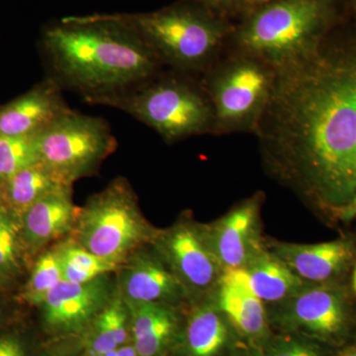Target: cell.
Masks as SVG:
<instances>
[{"instance_id":"cell-1","label":"cell","mask_w":356,"mask_h":356,"mask_svg":"<svg viewBox=\"0 0 356 356\" xmlns=\"http://www.w3.org/2000/svg\"><path fill=\"white\" fill-rule=\"evenodd\" d=\"M255 135L287 181L334 209L356 186V37L327 35L304 60L276 70Z\"/></svg>"},{"instance_id":"cell-2","label":"cell","mask_w":356,"mask_h":356,"mask_svg":"<svg viewBox=\"0 0 356 356\" xmlns=\"http://www.w3.org/2000/svg\"><path fill=\"white\" fill-rule=\"evenodd\" d=\"M42 48L51 79L89 104L121 95L163 69L144 42L108 14L69 16L49 25Z\"/></svg>"},{"instance_id":"cell-3","label":"cell","mask_w":356,"mask_h":356,"mask_svg":"<svg viewBox=\"0 0 356 356\" xmlns=\"http://www.w3.org/2000/svg\"><path fill=\"white\" fill-rule=\"evenodd\" d=\"M135 33L163 67L196 76L217 62L235 23L196 0H180L151 13L108 14Z\"/></svg>"},{"instance_id":"cell-4","label":"cell","mask_w":356,"mask_h":356,"mask_svg":"<svg viewBox=\"0 0 356 356\" xmlns=\"http://www.w3.org/2000/svg\"><path fill=\"white\" fill-rule=\"evenodd\" d=\"M332 0H274L248 11L235 24L228 46L277 70L312 55L334 21Z\"/></svg>"},{"instance_id":"cell-5","label":"cell","mask_w":356,"mask_h":356,"mask_svg":"<svg viewBox=\"0 0 356 356\" xmlns=\"http://www.w3.org/2000/svg\"><path fill=\"white\" fill-rule=\"evenodd\" d=\"M98 105L121 110L153 129L166 143L214 135V111L200 81L159 70L133 88Z\"/></svg>"},{"instance_id":"cell-6","label":"cell","mask_w":356,"mask_h":356,"mask_svg":"<svg viewBox=\"0 0 356 356\" xmlns=\"http://www.w3.org/2000/svg\"><path fill=\"white\" fill-rule=\"evenodd\" d=\"M156 234L140 212L131 185L118 177L81 207L72 238L91 254L121 267L143 245L153 243Z\"/></svg>"},{"instance_id":"cell-7","label":"cell","mask_w":356,"mask_h":356,"mask_svg":"<svg viewBox=\"0 0 356 356\" xmlns=\"http://www.w3.org/2000/svg\"><path fill=\"white\" fill-rule=\"evenodd\" d=\"M276 70L259 58L232 51L200 81L214 111V135L257 133L268 104Z\"/></svg>"},{"instance_id":"cell-8","label":"cell","mask_w":356,"mask_h":356,"mask_svg":"<svg viewBox=\"0 0 356 356\" xmlns=\"http://www.w3.org/2000/svg\"><path fill=\"white\" fill-rule=\"evenodd\" d=\"M39 161L65 184L93 175L117 140L100 117L69 109L36 137Z\"/></svg>"},{"instance_id":"cell-9","label":"cell","mask_w":356,"mask_h":356,"mask_svg":"<svg viewBox=\"0 0 356 356\" xmlns=\"http://www.w3.org/2000/svg\"><path fill=\"white\" fill-rule=\"evenodd\" d=\"M153 243L161 259L187 289L207 290L217 284L224 269L200 227L178 222L165 231H158Z\"/></svg>"},{"instance_id":"cell-10","label":"cell","mask_w":356,"mask_h":356,"mask_svg":"<svg viewBox=\"0 0 356 356\" xmlns=\"http://www.w3.org/2000/svg\"><path fill=\"white\" fill-rule=\"evenodd\" d=\"M107 276L83 284L58 282L41 305L47 327L60 334H77L88 329L114 297Z\"/></svg>"},{"instance_id":"cell-11","label":"cell","mask_w":356,"mask_h":356,"mask_svg":"<svg viewBox=\"0 0 356 356\" xmlns=\"http://www.w3.org/2000/svg\"><path fill=\"white\" fill-rule=\"evenodd\" d=\"M275 318L285 329L320 339H331L346 327L341 293L327 285H305L281 302Z\"/></svg>"},{"instance_id":"cell-12","label":"cell","mask_w":356,"mask_h":356,"mask_svg":"<svg viewBox=\"0 0 356 356\" xmlns=\"http://www.w3.org/2000/svg\"><path fill=\"white\" fill-rule=\"evenodd\" d=\"M261 196L248 199L211 226L203 227L208 245L222 269L243 267L262 248L259 240Z\"/></svg>"},{"instance_id":"cell-13","label":"cell","mask_w":356,"mask_h":356,"mask_svg":"<svg viewBox=\"0 0 356 356\" xmlns=\"http://www.w3.org/2000/svg\"><path fill=\"white\" fill-rule=\"evenodd\" d=\"M120 269L118 295L127 304L172 305L189 291L159 255L139 250Z\"/></svg>"},{"instance_id":"cell-14","label":"cell","mask_w":356,"mask_h":356,"mask_svg":"<svg viewBox=\"0 0 356 356\" xmlns=\"http://www.w3.org/2000/svg\"><path fill=\"white\" fill-rule=\"evenodd\" d=\"M63 89L49 77L0 108V135L36 137L70 109Z\"/></svg>"},{"instance_id":"cell-15","label":"cell","mask_w":356,"mask_h":356,"mask_svg":"<svg viewBox=\"0 0 356 356\" xmlns=\"http://www.w3.org/2000/svg\"><path fill=\"white\" fill-rule=\"evenodd\" d=\"M216 305L228 323L250 339L266 334V313L264 302L252 290L243 267L226 268L217 282Z\"/></svg>"},{"instance_id":"cell-16","label":"cell","mask_w":356,"mask_h":356,"mask_svg":"<svg viewBox=\"0 0 356 356\" xmlns=\"http://www.w3.org/2000/svg\"><path fill=\"white\" fill-rule=\"evenodd\" d=\"M81 207L72 201V186L60 187L46 194L26 211L24 238L30 248L40 250L72 234Z\"/></svg>"},{"instance_id":"cell-17","label":"cell","mask_w":356,"mask_h":356,"mask_svg":"<svg viewBox=\"0 0 356 356\" xmlns=\"http://www.w3.org/2000/svg\"><path fill=\"white\" fill-rule=\"evenodd\" d=\"M271 252L305 282L321 283L341 273L351 259L348 241L302 245L275 243Z\"/></svg>"},{"instance_id":"cell-18","label":"cell","mask_w":356,"mask_h":356,"mask_svg":"<svg viewBox=\"0 0 356 356\" xmlns=\"http://www.w3.org/2000/svg\"><path fill=\"white\" fill-rule=\"evenodd\" d=\"M127 306L133 346L138 355L159 356L177 332L178 318L172 305L137 303Z\"/></svg>"},{"instance_id":"cell-19","label":"cell","mask_w":356,"mask_h":356,"mask_svg":"<svg viewBox=\"0 0 356 356\" xmlns=\"http://www.w3.org/2000/svg\"><path fill=\"white\" fill-rule=\"evenodd\" d=\"M250 285L262 302L281 303L308 284L275 254L259 248L243 266Z\"/></svg>"},{"instance_id":"cell-20","label":"cell","mask_w":356,"mask_h":356,"mask_svg":"<svg viewBox=\"0 0 356 356\" xmlns=\"http://www.w3.org/2000/svg\"><path fill=\"white\" fill-rule=\"evenodd\" d=\"M228 343V321L216 304H204L192 312L184 334L187 356H219Z\"/></svg>"},{"instance_id":"cell-21","label":"cell","mask_w":356,"mask_h":356,"mask_svg":"<svg viewBox=\"0 0 356 356\" xmlns=\"http://www.w3.org/2000/svg\"><path fill=\"white\" fill-rule=\"evenodd\" d=\"M3 181L6 201L11 209L20 215H24L33 204L46 194L60 187L72 186L63 182L40 161Z\"/></svg>"},{"instance_id":"cell-22","label":"cell","mask_w":356,"mask_h":356,"mask_svg":"<svg viewBox=\"0 0 356 356\" xmlns=\"http://www.w3.org/2000/svg\"><path fill=\"white\" fill-rule=\"evenodd\" d=\"M55 248L60 257L63 278L69 282L83 284L120 269V266L91 254L72 238Z\"/></svg>"},{"instance_id":"cell-23","label":"cell","mask_w":356,"mask_h":356,"mask_svg":"<svg viewBox=\"0 0 356 356\" xmlns=\"http://www.w3.org/2000/svg\"><path fill=\"white\" fill-rule=\"evenodd\" d=\"M36 137L0 135V179H8L20 170L38 163Z\"/></svg>"},{"instance_id":"cell-24","label":"cell","mask_w":356,"mask_h":356,"mask_svg":"<svg viewBox=\"0 0 356 356\" xmlns=\"http://www.w3.org/2000/svg\"><path fill=\"white\" fill-rule=\"evenodd\" d=\"M62 280H64L62 266L54 247L42 254L35 264L31 278L26 286V300L34 305L41 306L47 294Z\"/></svg>"},{"instance_id":"cell-25","label":"cell","mask_w":356,"mask_h":356,"mask_svg":"<svg viewBox=\"0 0 356 356\" xmlns=\"http://www.w3.org/2000/svg\"><path fill=\"white\" fill-rule=\"evenodd\" d=\"M266 356H321L313 343L299 337H282L274 339L267 348Z\"/></svg>"},{"instance_id":"cell-26","label":"cell","mask_w":356,"mask_h":356,"mask_svg":"<svg viewBox=\"0 0 356 356\" xmlns=\"http://www.w3.org/2000/svg\"><path fill=\"white\" fill-rule=\"evenodd\" d=\"M212 13L228 18L241 17L243 0H196Z\"/></svg>"},{"instance_id":"cell-27","label":"cell","mask_w":356,"mask_h":356,"mask_svg":"<svg viewBox=\"0 0 356 356\" xmlns=\"http://www.w3.org/2000/svg\"><path fill=\"white\" fill-rule=\"evenodd\" d=\"M15 264V238L13 229L0 232V268H9Z\"/></svg>"},{"instance_id":"cell-28","label":"cell","mask_w":356,"mask_h":356,"mask_svg":"<svg viewBox=\"0 0 356 356\" xmlns=\"http://www.w3.org/2000/svg\"><path fill=\"white\" fill-rule=\"evenodd\" d=\"M0 356H26L24 346L18 337H0Z\"/></svg>"},{"instance_id":"cell-29","label":"cell","mask_w":356,"mask_h":356,"mask_svg":"<svg viewBox=\"0 0 356 356\" xmlns=\"http://www.w3.org/2000/svg\"><path fill=\"white\" fill-rule=\"evenodd\" d=\"M336 214L343 221H350L356 217V186L353 197L348 203L344 204L341 207L334 209Z\"/></svg>"},{"instance_id":"cell-30","label":"cell","mask_w":356,"mask_h":356,"mask_svg":"<svg viewBox=\"0 0 356 356\" xmlns=\"http://www.w3.org/2000/svg\"><path fill=\"white\" fill-rule=\"evenodd\" d=\"M270 1H274V0H243L241 17L245 15V13H248V11L255 8V7L262 6V4L267 3V2Z\"/></svg>"},{"instance_id":"cell-31","label":"cell","mask_w":356,"mask_h":356,"mask_svg":"<svg viewBox=\"0 0 356 356\" xmlns=\"http://www.w3.org/2000/svg\"><path fill=\"white\" fill-rule=\"evenodd\" d=\"M116 351L118 356H139L134 346L124 344V346H119Z\"/></svg>"},{"instance_id":"cell-32","label":"cell","mask_w":356,"mask_h":356,"mask_svg":"<svg viewBox=\"0 0 356 356\" xmlns=\"http://www.w3.org/2000/svg\"><path fill=\"white\" fill-rule=\"evenodd\" d=\"M13 227L10 226L6 219L3 217L0 216V232L6 231V229H11Z\"/></svg>"},{"instance_id":"cell-33","label":"cell","mask_w":356,"mask_h":356,"mask_svg":"<svg viewBox=\"0 0 356 356\" xmlns=\"http://www.w3.org/2000/svg\"><path fill=\"white\" fill-rule=\"evenodd\" d=\"M89 356H118L117 355V351L116 350L109 351V353H98V355H91Z\"/></svg>"},{"instance_id":"cell-34","label":"cell","mask_w":356,"mask_h":356,"mask_svg":"<svg viewBox=\"0 0 356 356\" xmlns=\"http://www.w3.org/2000/svg\"><path fill=\"white\" fill-rule=\"evenodd\" d=\"M341 356H356V346L355 348H350L348 351L343 353Z\"/></svg>"},{"instance_id":"cell-35","label":"cell","mask_w":356,"mask_h":356,"mask_svg":"<svg viewBox=\"0 0 356 356\" xmlns=\"http://www.w3.org/2000/svg\"><path fill=\"white\" fill-rule=\"evenodd\" d=\"M353 286H355V290L356 293V266L355 270V275H353Z\"/></svg>"},{"instance_id":"cell-36","label":"cell","mask_w":356,"mask_h":356,"mask_svg":"<svg viewBox=\"0 0 356 356\" xmlns=\"http://www.w3.org/2000/svg\"><path fill=\"white\" fill-rule=\"evenodd\" d=\"M48 356H65V355H48Z\"/></svg>"},{"instance_id":"cell-37","label":"cell","mask_w":356,"mask_h":356,"mask_svg":"<svg viewBox=\"0 0 356 356\" xmlns=\"http://www.w3.org/2000/svg\"><path fill=\"white\" fill-rule=\"evenodd\" d=\"M355 4H356V0H355Z\"/></svg>"}]
</instances>
